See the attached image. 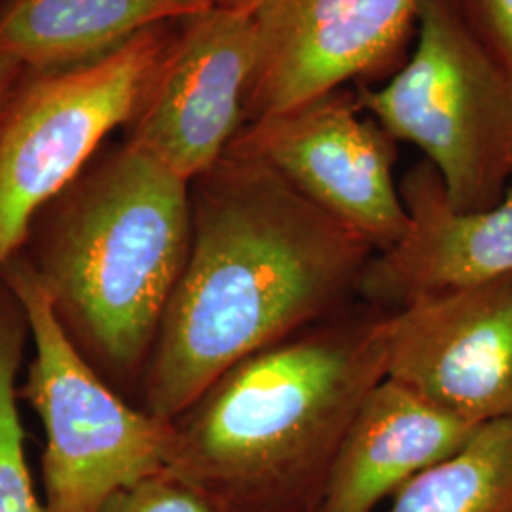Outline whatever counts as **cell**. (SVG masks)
<instances>
[{
	"label": "cell",
	"mask_w": 512,
	"mask_h": 512,
	"mask_svg": "<svg viewBox=\"0 0 512 512\" xmlns=\"http://www.w3.org/2000/svg\"><path fill=\"white\" fill-rule=\"evenodd\" d=\"M27 76V71L16 61L0 57V124Z\"/></svg>",
	"instance_id": "obj_18"
},
{
	"label": "cell",
	"mask_w": 512,
	"mask_h": 512,
	"mask_svg": "<svg viewBox=\"0 0 512 512\" xmlns=\"http://www.w3.org/2000/svg\"><path fill=\"white\" fill-rule=\"evenodd\" d=\"M420 0H262L247 120L336 92L395 54Z\"/></svg>",
	"instance_id": "obj_10"
},
{
	"label": "cell",
	"mask_w": 512,
	"mask_h": 512,
	"mask_svg": "<svg viewBox=\"0 0 512 512\" xmlns=\"http://www.w3.org/2000/svg\"><path fill=\"white\" fill-rule=\"evenodd\" d=\"M401 196L408 230L391 249L376 253L359 291L393 310L427 294L512 274V184L486 211H456L429 162L404 175Z\"/></svg>",
	"instance_id": "obj_11"
},
{
	"label": "cell",
	"mask_w": 512,
	"mask_h": 512,
	"mask_svg": "<svg viewBox=\"0 0 512 512\" xmlns=\"http://www.w3.org/2000/svg\"><path fill=\"white\" fill-rule=\"evenodd\" d=\"M0 283L18 300L35 344L19 397L46 431V509L103 512L114 495L165 471L175 427L114 393L61 327L25 256L4 266Z\"/></svg>",
	"instance_id": "obj_5"
},
{
	"label": "cell",
	"mask_w": 512,
	"mask_h": 512,
	"mask_svg": "<svg viewBox=\"0 0 512 512\" xmlns=\"http://www.w3.org/2000/svg\"><path fill=\"white\" fill-rule=\"evenodd\" d=\"M190 241V183L124 139L38 213L19 253L74 346L118 382L148 363Z\"/></svg>",
	"instance_id": "obj_3"
},
{
	"label": "cell",
	"mask_w": 512,
	"mask_h": 512,
	"mask_svg": "<svg viewBox=\"0 0 512 512\" xmlns=\"http://www.w3.org/2000/svg\"><path fill=\"white\" fill-rule=\"evenodd\" d=\"M384 378L378 319L294 334L226 370L173 421L165 471L222 512H311Z\"/></svg>",
	"instance_id": "obj_2"
},
{
	"label": "cell",
	"mask_w": 512,
	"mask_h": 512,
	"mask_svg": "<svg viewBox=\"0 0 512 512\" xmlns=\"http://www.w3.org/2000/svg\"><path fill=\"white\" fill-rule=\"evenodd\" d=\"M29 327L18 300L0 287V512H48L38 499L25 459L19 418V365Z\"/></svg>",
	"instance_id": "obj_15"
},
{
	"label": "cell",
	"mask_w": 512,
	"mask_h": 512,
	"mask_svg": "<svg viewBox=\"0 0 512 512\" xmlns=\"http://www.w3.org/2000/svg\"><path fill=\"white\" fill-rule=\"evenodd\" d=\"M228 152L270 165L376 253L408 230L393 177V137L359 114L346 93L330 92L291 110L249 120Z\"/></svg>",
	"instance_id": "obj_7"
},
{
	"label": "cell",
	"mask_w": 512,
	"mask_h": 512,
	"mask_svg": "<svg viewBox=\"0 0 512 512\" xmlns=\"http://www.w3.org/2000/svg\"><path fill=\"white\" fill-rule=\"evenodd\" d=\"M209 8H228V10H241V12H255L262 0H200Z\"/></svg>",
	"instance_id": "obj_19"
},
{
	"label": "cell",
	"mask_w": 512,
	"mask_h": 512,
	"mask_svg": "<svg viewBox=\"0 0 512 512\" xmlns=\"http://www.w3.org/2000/svg\"><path fill=\"white\" fill-rule=\"evenodd\" d=\"M103 512H222L205 495L162 471L114 495Z\"/></svg>",
	"instance_id": "obj_16"
},
{
	"label": "cell",
	"mask_w": 512,
	"mask_h": 512,
	"mask_svg": "<svg viewBox=\"0 0 512 512\" xmlns=\"http://www.w3.org/2000/svg\"><path fill=\"white\" fill-rule=\"evenodd\" d=\"M387 512H512V416L480 425L393 495Z\"/></svg>",
	"instance_id": "obj_14"
},
{
	"label": "cell",
	"mask_w": 512,
	"mask_h": 512,
	"mask_svg": "<svg viewBox=\"0 0 512 512\" xmlns=\"http://www.w3.org/2000/svg\"><path fill=\"white\" fill-rule=\"evenodd\" d=\"M171 23L90 65L25 78L0 124V274L38 213L131 122L173 40Z\"/></svg>",
	"instance_id": "obj_6"
},
{
	"label": "cell",
	"mask_w": 512,
	"mask_h": 512,
	"mask_svg": "<svg viewBox=\"0 0 512 512\" xmlns=\"http://www.w3.org/2000/svg\"><path fill=\"white\" fill-rule=\"evenodd\" d=\"M412 59L357 105L393 137L414 143L461 213L492 209L512 184V74L458 0H420Z\"/></svg>",
	"instance_id": "obj_4"
},
{
	"label": "cell",
	"mask_w": 512,
	"mask_h": 512,
	"mask_svg": "<svg viewBox=\"0 0 512 512\" xmlns=\"http://www.w3.org/2000/svg\"><path fill=\"white\" fill-rule=\"evenodd\" d=\"M478 427L384 378L359 406L311 512H376L412 478L454 456Z\"/></svg>",
	"instance_id": "obj_12"
},
{
	"label": "cell",
	"mask_w": 512,
	"mask_h": 512,
	"mask_svg": "<svg viewBox=\"0 0 512 512\" xmlns=\"http://www.w3.org/2000/svg\"><path fill=\"white\" fill-rule=\"evenodd\" d=\"M385 378L484 425L512 416V274L427 294L378 317Z\"/></svg>",
	"instance_id": "obj_9"
},
{
	"label": "cell",
	"mask_w": 512,
	"mask_h": 512,
	"mask_svg": "<svg viewBox=\"0 0 512 512\" xmlns=\"http://www.w3.org/2000/svg\"><path fill=\"white\" fill-rule=\"evenodd\" d=\"M179 23L126 126V141L192 183L245 126L256 29L253 12L228 8H205Z\"/></svg>",
	"instance_id": "obj_8"
},
{
	"label": "cell",
	"mask_w": 512,
	"mask_h": 512,
	"mask_svg": "<svg viewBox=\"0 0 512 512\" xmlns=\"http://www.w3.org/2000/svg\"><path fill=\"white\" fill-rule=\"evenodd\" d=\"M209 6L200 0H6L0 57L27 74H52L114 54L150 27Z\"/></svg>",
	"instance_id": "obj_13"
},
{
	"label": "cell",
	"mask_w": 512,
	"mask_h": 512,
	"mask_svg": "<svg viewBox=\"0 0 512 512\" xmlns=\"http://www.w3.org/2000/svg\"><path fill=\"white\" fill-rule=\"evenodd\" d=\"M190 202V253L145 378L147 412L171 423L226 370L359 291L376 255L255 158L226 152Z\"/></svg>",
	"instance_id": "obj_1"
},
{
	"label": "cell",
	"mask_w": 512,
	"mask_h": 512,
	"mask_svg": "<svg viewBox=\"0 0 512 512\" xmlns=\"http://www.w3.org/2000/svg\"><path fill=\"white\" fill-rule=\"evenodd\" d=\"M4 2H6V0H0V8H2V6H4Z\"/></svg>",
	"instance_id": "obj_20"
},
{
	"label": "cell",
	"mask_w": 512,
	"mask_h": 512,
	"mask_svg": "<svg viewBox=\"0 0 512 512\" xmlns=\"http://www.w3.org/2000/svg\"><path fill=\"white\" fill-rule=\"evenodd\" d=\"M458 4L484 46L512 74V0H458Z\"/></svg>",
	"instance_id": "obj_17"
}]
</instances>
